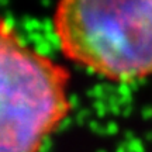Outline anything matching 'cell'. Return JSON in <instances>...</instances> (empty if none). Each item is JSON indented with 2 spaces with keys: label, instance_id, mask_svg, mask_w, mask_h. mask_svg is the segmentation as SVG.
Wrapping results in <instances>:
<instances>
[{
  "label": "cell",
  "instance_id": "6da1fadb",
  "mask_svg": "<svg viewBox=\"0 0 152 152\" xmlns=\"http://www.w3.org/2000/svg\"><path fill=\"white\" fill-rule=\"evenodd\" d=\"M54 30L66 59L100 77L152 76V0H58Z\"/></svg>",
  "mask_w": 152,
  "mask_h": 152
},
{
  "label": "cell",
  "instance_id": "7a4b0ae2",
  "mask_svg": "<svg viewBox=\"0 0 152 152\" xmlns=\"http://www.w3.org/2000/svg\"><path fill=\"white\" fill-rule=\"evenodd\" d=\"M71 73L0 20V152H39L72 109Z\"/></svg>",
  "mask_w": 152,
  "mask_h": 152
}]
</instances>
